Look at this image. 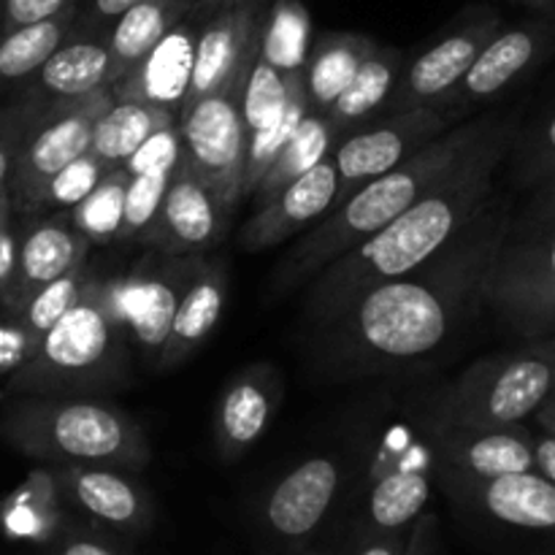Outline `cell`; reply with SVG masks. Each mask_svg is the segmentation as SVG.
<instances>
[{"mask_svg": "<svg viewBox=\"0 0 555 555\" xmlns=\"http://www.w3.org/2000/svg\"><path fill=\"white\" fill-rule=\"evenodd\" d=\"M507 220V206L493 201L442 253L331 314L318 325L325 361L339 372L369 374L437 356L486 307L482 293Z\"/></svg>", "mask_w": 555, "mask_h": 555, "instance_id": "cell-1", "label": "cell"}, {"mask_svg": "<svg viewBox=\"0 0 555 555\" xmlns=\"http://www.w3.org/2000/svg\"><path fill=\"white\" fill-rule=\"evenodd\" d=\"M515 139L518 119L488 117L475 144L428 193L309 280V320L325 323L363 291L410 274L450 247L496 201L493 182Z\"/></svg>", "mask_w": 555, "mask_h": 555, "instance_id": "cell-2", "label": "cell"}, {"mask_svg": "<svg viewBox=\"0 0 555 555\" xmlns=\"http://www.w3.org/2000/svg\"><path fill=\"white\" fill-rule=\"evenodd\" d=\"M486 122L488 117H482L444 130L442 135L428 141L423 150L406 157L401 166L390 168L383 177H374L372 182L361 184L350 195L336 201L328 215L320 217L314 225L304 231V236L293 244L287 258L274 271L280 287L287 291V287L309 282L320 269L334 263L347 249L361 244L372 233L383 231L388 222H393L401 211L410 209L423 193H428L461 160V155L482 133Z\"/></svg>", "mask_w": 555, "mask_h": 555, "instance_id": "cell-3", "label": "cell"}, {"mask_svg": "<svg viewBox=\"0 0 555 555\" xmlns=\"http://www.w3.org/2000/svg\"><path fill=\"white\" fill-rule=\"evenodd\" d=\"M130 377V339L114 309L108 280L92 276L85 296L22 356L9 396H101Z\"/></svg>", "mask_w": 555, "mask_h": 555, "instance_id": "cell-4", "label": "cell"}, {"mask_svg": "<svg viewBox=\"0 0 555 555\" xmlns=\"http://www.w3.org/2000/svg\"><path fill=\"white\" fill-rule=\"evenodd\" d=\"M0 439L16 453L52 466L90 464L141 472L150 442L117 404L60 396H14L0 412Z\"/></svg>", "mask_w": 555, "mask_h": 555, "instance_id": "cell-5", "label": "cell"}, {"mask_svg": "<svg viewBox=\"0 0 555 555\" xmlns=\"http://www.w3.org/2000/svg\"><path fill=\"white\" fill-rule=\"evenodd\" d=\"M482 301L526 341L555 331V173L534 184L518 217L509 211Z\"/></svg>", "mask_w": 555, "mask_h": 555, "instance_id": "cell-6", "label": "cell"}, {"mask_svg": "<svg viewBox=\"0 0 555 555\" xmlns=\"http://www.w3.org/2000/svg\"><path fill=\"white\" fill-rule=\"evenodd\" d=\"M555 393V358L531 341L482 358L453 383L439 404V426H520Z\"/></svg>", "mask_w": 555, "mask_h": 555, "instance_id": "cell-7", "label": "cell"}, {"mask_svg": "<svg viewBox=\"0 0 555 555\" xmlns=\"http://www.w3.org/2000/svg\"><path fill=\"white\" fill-rule=\"evenodd\" d=\"M112 87H103L76 101H54L38 108L11 177L9 195L14 209L20 206L33 211L49 179L90 152L98 117L112 106Z\"/></svg>", "mask_w": 555, "mask_h": 555, "instance_id": "cell-8", "label": "cell"}, {"mask_svg": "<svg viewBox=\"0 0 555 555\" xmlns=\"http://www.w3.org/2000/svg\"><path fill=\"white\" fill-rule=\"evenodd\" d=\"M238 90L242 81L209 92L188 103L177 119L182 163L215 190L231 215L242 201L244 155H247Z\"/></svg>", "mask_w": 555, "mask_h": 555, "instance_id": "cell-9", "label": "cell"}, {"mask_svg": "<svg viewBox=\"0 0 555 555\" xmlns=\"http://www.w3.org/2000/svg\"><path fill=\"white\" fill-rule=\"evenodd\" d=\"M502 30V20L491 9H475L459 27L439 38L437 43L417 54L412 63H404L393 92L385 101L383 112H410V108H437L453 95L455 87L472 68L480 49Z\"/></svg>", "mask_w": 555, "mask_h": 555, "instance_id": "cell-10", "label": "cell"}, {"mask_svg": "<svg viewBox=\"0 0 555 555\" xmlns=\"http://www.w3.org/2000/svg\"><path fill=\"white\" fill-rule=\"evenodd\" d=\"M450 130V122L437 108H410V112L388 114L369 128H358L336 141L331 157H334L336 173H339V195H350L361 184L383 177L390 168L401 166L406 157Z\"/></svg>", "mask_w": 555, "mask_h": 555, "instance_id": "cell-11", "label": "cell"}, {"mask_svg": "<svg viewBox=\"0 0 555 555\" xmlns=\"http://www.w3.org/2000/svg\"><path fill=\"white\" fill-rule=\"evenodd\" d=\"M190 263L193 258L155 253L152 258L141 260L125 280H108L119 323L128 331V339L144 352V358L150 356L152 363H157L171 334L173 312Z\"/></svg>", "mask_w": 555, "mask_h": 555, "instance_id": "cell-12", "label": "cell"}, {"mask_svg": "<svg viewBox=\"0 0 555 555\" xmlns=\"http://www.w3.org/2000/svg\"><path fill=\"white\" fill-rule=\"evenodd\" d=\"M555 47V25L551 22H526V25L502 27L480 54L475 57L472 68L455 87L453 95L442 106V117L453 125L455 117L482 106L502 95L513 87L526 70L542 63L547 52Z\"/></svg>", "mask_w": 555, "mask_h": 555, "instance_id": "cell-13", "label": "cell"}, {"mask_svg": "<svg viewBox=\"0 0 555 555\" xmlns=\"http://www.w3.org/2000/svg\"><path fill=\"white\" fill-rule=\"evenodd\" d=\"M228 222L231 211L222 206L215 190L195 177L179 157V166L144 244L163 255L195 258L222 242Z\"/></svg>", "mask_w": 555, "mask_h": 555, "instance_id": "cell-14", "label": "cell"}, {"mask_svg": "<svg viewBox=\"0 0 555 555\" xmlns=\"http://www.w3.org/2000/svg\"><path fill=\"white\" fill-rule=\"evenodd\" d=\"M266 5L269 0H238V3L206 11L198 43H195L193 79H190L184 106L244 79V70L258 47Z\"/></svg>", "mask_w": 555, "mask_h": 555, "instance_id": "cell-15", "label": "cell"}, {"mask_svg": "<svg viewBox=\"0 0 555 555\" xmlns=\"http://www.w3.org/2000/svg\"><path fill=\"white\" fill-rule=\"evenodd\" d=\"M87 253L90 242L76 231L68 215L49 217L27 228L20 242H14V255L0 280V301L5 312L16 314L33 293L87 263Z\"/></svg>", "mask_w": 555, "mask_h": 555, "instance_id": "cell-16", "label": "cell"}, {"mask_svg": "<svg viewBox=\"0 0 555 555\" xmlns=\"http://www.w3.org/2000/svg\"><path fill=\"white\" fill-rule=\"evenodd\" d=\"M204 14L206 11L193 5V11L184 14L128 74L114 81L112 95L117 101L150 103L179 117L193 79L195 43Z\"/></svg>", "mask_w": 555, "mask_h": 555, "instance_id": "cell-17", "label": "cell"}, {"mask_svg": "<svg viewBox=\"0 0 555 555\" xmlns=\"http://www.w3.org/2000/svg\"><path fill=\"white\" fill-rule=\"evenodd\" d=\"M336 195H339V173L334 157L328 155L274 195L258 201V209L238 233V244L255 253L287 242L328 215L331 206L336 204Z\"/></svg>", "mask_w": 555, "mask_h": 555, "instance_id": "cell-18", "label": "cell"}, {"mask_svg": "<svg viewBox=\"0 0 555 555\" xmlns=\"http://www.w3.org/2000/svg\"><path fill=\"white\" fill-rule=\"evenodd\" d=\"M444 482L493 480L515 472H534V431L520 426H437Z\"/></svg>", "mask_w": 555, "mask_h": 555, "instance_id": "cell-19", "label": "cell"}, {"mask_svg": "<svg viewBox=\"0 0 555 555\" xmlns=\"http://www.w3.org/2000/svg\"><path fill=\"white\" fill-rule=\"evenodd\" d=\"M60 493L79 513L119 534H144L155 518V507L146 488L130 472L117 466L68 464L54 466Z\"/></svg>", "mask_w": 555, "mask_h": 555, "instance_id": "cell-20", "label": "cell"}, {"mask_svg": "<svg viewBox=\"0 0 555 555\" xmlns=\"http://www.w3.org/2000/svg\"><path fill=\"white\" fill-rule=\"evenodd\" d=\"M444 486L461 504L477 509L493 524L542 537L555 547V486L537 469Z\"/></svg>", "mask_w": 555, "mask_h": 555, "instance_id": "cell-21", "label": "cell"}, {"mask_svg": "<svg viewBox=\"0 0 555 555\" xmlns=\"http://www.w3.org/2000/svg\"><path fill=\"white\" fill-rule=\"evenodd\" d=\"M341 486V466L328 455H314L287 472L266 499V524L280 540L312 537L334 507Z\"/></svg>", "mask_w": 555, "mask_h": 555, "instance_id": "cell-22", "label": "cell"}, {"mask_svg": "<svg viewBox=\"0 0 555 555\" xmlns=\"http://www.w3.org/2000/svg\"><path fill=\"white\" fill-rule=\"evenodd\" d=\"M228 276L225 269L215 260L195 255L190 263L188 280H184L182 293H179L177 312H173L171 334L163 345L157 366L177 369L198 350L206 336L217 328L225 307Z\"/></svg>", "mask_w": 555, "mask_h": 555, "instance_id": "cell-23", "label": "cell"}, {"mask_svg": "<svg viewBox=\"0 0 555 555\" xmlns=\"http://www.w3.org/2000/svg\"><path fill=\"white\" fill-rule=\"evenodd\" d=\"M112 87V54L106 33L85 30L74 22L68 38L33 76V90L54 101H76Z\"/></svg>", "mask_w": 555, "mask_h": 555, "instance_id": "cell-24", "label": "cell"}, {"mask_svg": "<svg viewBox=\"0 0 555 555\" xmlns=\"http://www.w3.org/2000/svg\"><path fill=\"white\" fill-rule=\"evenodd\" d=\"M276 404V385L269 372H247L228 385L217 410V444L225 461H236L269 428Z\"/></svg>", "mask_w": 555, "mask_h": 555, "instance_id": "cell-25", "label": "cell"}, {"mask_svg": "<svg viewBox=\"0 0 555 555\" xmlns=\"http://www.w3.org/2000/svg\"><path fill=\"white\" fill-rule=\"evenodd\" d=\"M404 63L406 60L401 52L374 43V49L366 54L361 68H358L356 79L336 98L334 106L323 114L331 133H334V144L345 139L347 133H352V130L363 128L369 117L383 112L385 101H388L396 81H399Z\"/></svg>", "mask_w": 555, "mask_h": 555, "instance_id": "cell-26", "label": "cell"}, {"mask_svg": "<svg viewBox=\"0 0 555 555\" xmlns=\"http://www.w3.org/2000/svg\"><path fill=\"white\" fill-rule=\"evenodd\" d=\"M374 49V41L356 33H325L304 65V98L312 114H325L356 79L358 68Z\"/></svg>", "mask_w": 555, "mask_h": 555, "instance_id": "cell-27", "label": "cell"}, {"mask_svg": "<svg viewBox=\"0 0 555 555\" xmlns=\"http://www.w3.org/2000/svg\"><path fill=\"white\" fill-rule=\"evenodd\" d=\"M195 0H139L130 5L106 30L108 54H112V85L128 74L184 14H190Z\"/></svg>", "mask_w": 555, "mask_h": 555, "instance_id": "cell-28", "label": "cell"}, {"mask_svg": "<svg viewBox=\"0 0 555 555\" xmlns=\"http://www.w3.org/2000/svg\"><path fill=\"white\" fill-rule=\"evenodd\" d=\"M171 119H179L177 114L163 112V108L150 106L139 101H117L98 117L95 130H92L90 152L112 171L122 168L125 160Z\"/></svg>", "mask_w": 555, "mask_h": 555, "instance_id": "cell-29", "label": "cell"}, {"mask_svg": "<svg viewBox=\"0 0 555 555\" xmlns=\"http://www.w3.org/2000/svg\"><path fill=\"white\" fill-rule=\"evenodd\" d=\"M304 85V70H282L271 57H266L258 47H255L253 60H249L247 70H244L242 90H238V103H242V119L244 133H255V130L266 128L280 114L285 112L287 101L293 92Z\"/></svg>", "mask_w": 555, "mask_h": 555, "instance_id": "cell-30", "label": "cell"}, {"mask_svg": "<svg viewBox=\"0 0 555 555\" xmlns=\"http://www.w3.org/2000/svg\"><path fill=\"white\" fill-rule=\"evenodd\" d=\"M76 16H79V9L3 33L0 36V90L36 76L49 54L68 38Z\"/></svg>", "mask_w": 555, "mask_h": 555, "instance_id": "cell-31", "label": "cell"}, {"mask_svg": "<svg viewBox=\"0 0 555 555\" xmlns=\"http://www.w3.org/2000/svg\"><path fill=\"white\" fill-rule=\"evenodd\" d=\"M431 499V480L421 469L379 477L369 496V531H406Z\"/></svg>", "mask_w": 555, "mask_h": 555, "instance_id": "cell-32", "label": "cell"}, {"mask_svg": "<svg viewBox=\"0 0 555 555\" xmlns=\"http://www.w3.org/2000/svg\"><path fill=\"white\" fill-rule=\"evenodd\" d=\"M331 150H334V133H331L325 117L323 114L307 112V117L301 119L293 139L282 146L280 155L269 166V171L263 173V179L255 188L253 198L263 201L269 195H274L276 190H282L287 182H293L304 171L318 166L323 157H328Z\"/></svg>", "mask_w": 555, "mask_h": 555, "instance_id": "cell-33", "label": "cell"}, {"mask_svg": "<svg viewBox=\"0 0 555 555\" xmlns=\"http://www.w3.org/2000/svg\"><path fill=\"white\" fill-rule=\"evenodd\" d=\"M92 271L87 269V263L76 266L74 271H68L65 276H57L49 285H43L41 291L33 293L30 301L20 309L16 314H11L16 323V331H20L22 350H30V347L38 345L43 334L85 296L87 285L92 280Z\"/></svg>", "mask_w": 555, "mask_h": 555, "instance_id": "cell-34", "label": "cell"}, {"mask_svg": "<svg viewBox=\"0 0 555 555\" xmlns=\"http://www.w3.org/2000/svg\"><path fill=\"white\" fill-rule=\"evenodd\" d=\"M125 188H128V171L125 168H112L98 182V188L74 211H68L74 228L90 244H108L119 238Z\"/></svg>", "mask_w": 555, "mask_h": 555, "instance_id": "cell-35", "label": "cell"}, {"mask_svg": "<svg viewBox=\"0 0 555 555\" xmlns=\"http://www.w3.org/2000/svg\"><path fill=\"white\" fill-rule=\"evenodd\" d=\"M307 98H304V85L287 101L285 112L280 114V119H274L266 128L255 130L247 135V155H244V177H242V201L253 198L255 188L263 179V173L269 171V166L274 163V157L280 155L282 146L293 139L296 128L301 125V119L307 117Z\"/></svg>", "mask_w": 555, "mask_h": 555, "instance_id": "cell-36", "label": "cell"}, {"mask_svg": "<svg viewBox=\"0 0 555 555\" xmlns=\"http://www.w3.org/2000/svg\"><path fill=\"white\" fill-rule=\"evenodd\" d=\"M173 171L177 168H157V171H144L128 177L119 242H144L157 211H160L163 198H166Z\"/></svg>", "mask_w": 555, "mask_h": 555, "instance_id": "cell-37", "label": "cell"}, {"mask_svg": "<svg viewBox=\"0 0 555 555\" xmlns=\"http://www.w3.org/2000/svg\"><path fill=\"white\" fill-rule=\"evenodd\" d=\"M106 173L108 168L103 166L92 152H87V155H81L79 160L65 166L57 177L49 179V184L41 190L33 211L54 209L60 211V215H68V211H74L76 206H79L81 201L98 188V182H101Z\"/></svg>", "mask_w": 555, "mask_h": 555, "instance_id": "cell-38", "label": "cell"}, {"mask_svg": "<svg viewBox=\"0 0 555 555\" xmlns=\"http://www.w3.org/2000/svg\"><path fill=\"white\" fill-rule=\"evenodd\" d=\"M38 108H41V103L27 101L22 106L9 108V112H0V195L9 193L22 144H25V135Z\"/></svg>", "mask_w": 555, "mask_h": 555, "instance_id": "cell-39", "label": "cell"}, {"mask_svg": "<svg viewBox=\"0 0 555 555\" xmlns=\"http://www.w3.org/2000/svg\"><path fill=\"white\" fill-rule=\"evenodd\" d=\"M179 157H182V141H179V125L177 119L157 128L133 155L125 160V171L128 177L144 171H157V168H177Z\"/></svg>", "mask_w": 555, "mask_h": 555, "instance_id": "cell-40", "label": "cell"}, {"mask_svg": "<svg viewBox=\"0 0 555 555\" xmlns=\"http://www.w3.org/2000/svg\"><path fill=\"white\" fill-rule=\"evenodd\" d=\"M76 9H81V0H3L0 36L16 30V27L36 25V22L52 20V16Z\"/></svg>", "mask_w": 555, "mask_h": 555, "instance_id": "cell-41", "label": "cell"}, {"mask_svg": "<svg viewBox=\"0 0 555 555\" xmlns=\"http://www.w3.org/2000/svg\"><path fill=\"white\" fill-rule=\"evenodd\" d=\"M555 173V112L551 114L542 130L537 133V139L531 141V146L526 150L524 160V179L529 184L542 182V179L553 177Z\"/></svg>", "mask_w": 555, "mask_h": 555, "instance_id": "cell-42", "label": "cell"}, {"mask_svg": "<svg viewBox=\"0 0 555 555\" xmlns=\"http://www.w3.org/2000/svg\"><path fill=\"white\" fill-rule=\"evenodd\" d=\"M135 3H139V0H87L85 9H79L76 25L85 27V30L106 33L108 27Z\"/></svg>", "mask_w": 555, "mask_h": 555, "instance_id": "cell-43", "label": "cell"}, {"mask_svg": "<svg viewBox=\"0 0 555 555\" xmlns=\"http://www.w3.org/2000/svg\"><path fill=\"white\" fill-rule=\"evenodd\" d=\"M52 555H125L117 545L101 537L81 534V531H63L54 540Z\"/></svg>", "mask_w": 555, "mask_h": 555, "instance_id": "cell-44", "label": "cell"}, {"mask_svg": "<svg viewBox=\"0 0 555 555\" xmlns=\"http://www.w3.org/2000/svg\"><path fill=\"white\" fill-rule=\"evenodd\" d=\"M434 537H437V518L434 515H421L410 526V534H406L401 555H434Z\"/></svg>", "mask_w": 555, "mask_h": 555, "instance_id": "cell-45", "label": "cell"}, {"mask_svg": "<svg viewBox=\"0 0 555 555\" xmlns=\"http://www.w3.org/2000/svg\"><path fill=\"white\" fill-rule=\"evenodd\" d=\"M406 531H366L356 555H401Z\"/></svg>", "mask_w": 555, "mask_h": 555, "instance_id": "cell-46", "label": "cell"}, {"mask_svg": "<svg viewBox=\"0 0 555 555\" xmlns=\"http://www.w3.org/2000/svg\"><path fill=\"white\" fill-rule=\"evenodd\" d=\"M534 469L555 486V434H534Z\"/></svg>", "mask_w": 555, "mask_h": 555, "instance_id": "cell-47", "label": "cell"}, {"mask_svg": "<svg viewBox=\"0 0 555 555\" xmlns=\"http://www.w3.org/2000/svg\"><path fill=\"white\" fill-rule=\"evenodd\" d=\"M534 421H537V428H540V431L555 434V393L540 406V410L534 412Z\"/></svg>", "mask_w": 555, "mask_h": 555, "instance_id": "cell-48", "label": "cell"}, {"mask_svg": "<svg viewBox=\"0 0 555 555\" xmlns=\"http://www.w3.org/2000/svg\"><path fill=\"white\" fill-rule=\"evenodd\" d=\"M11 215H14V201H11L9 193H3V195H0V236L9 231Z\"/></svg>", "mask_w": 555, "mask_h": 555, "instance_id": "cell-49", "label": "cell"}, {"mask_svg": "<svg viewBox=\"0 0 555 555\" xmlns=\"http://www.w3.org/2000/svg\"><path fill=\"white\" fill-rule=\"evenodd\" d=\"M231 3H238V0H195V9L215 11V9H222V5H231Z\"/></svg>", "mask_w": 555, "mask_h": 555, "instance_id": "cell-50", "label": "cell"}, {"mask_svg": "<svg viewBox=\"0 0 555 555\" xmlns=\"http://www.w3.org/2000/svg\"><path fill=\"white\" fill-rule=\"evenodd\" d=\"M531 345L540 347L542 352H547V356L555 358V331H553L551 336H542V339H534V341H531Z\"/></svg>", "mask_w": 555, "mask_h": 555, "instance_id": "cell-51", "label": "cell"}, {"mask_svg": "<svg viewBox=\"0 0 555 555\" xmlns=\"http://www.w3.org/2000/svg\"><path fill=\"white\" fill-rule=\"evenodd\" d=\"M518 3L529 5L534 11H553L555 9V0H518Z\"/></svg>", "mask_w": 555, "mask_h": 555, "instance_id": "cell-52", "label": "cell"}, {"mask_svg": "<svg viewBox=\"0 0 555 555\" xmlns=\"http://www.w3.org/2000/svg\"><path fill=\"white\" fill-rule=\"evenodd\" d=\"M307 555H331V553H320V551H318V553H307Z\"/></svg>", "mask_w": 555, "mask_h": 555, "instance_id": "cell-53", "label": "cell"}, {"mask_svg": "<svg viewBox=\"0 0 555 555\" xmlns=\"http://www.w3.org/2000/svg\"><path fill=\"white\" fill-rule=\"evenodd\" d=\"M0 11H3V0H0Z\"/></svg>", "mask_w": 555, "mask_h": 555, "instance_id": "cell-54", "label": "cell"}]
</instances>
